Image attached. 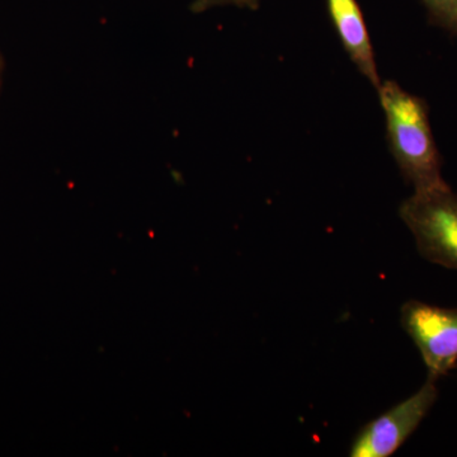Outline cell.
Masks as SVG:
<instances>
[{"label":"cell","instance_id":"obj_4","mask_svg":"<svg viewBox=\"0 0 457 457\" xmlns=\"http://www.w3.org/2000/svg\"><path fill=\"white\" fill-rule=\"evenodd\" d=\"M436 378L360 429L350 450L352 457H389L407 442L438 398Z\"/></svg>","mask_w":457,"mask_h":457},{"label":"cell","instance_id":"obj_8","mask_svg":"<svg viewBox=\"0 0 457 457\" xmlns=\"http://www.w3.org/2000/svg\"><path fill=\"white\" fill-rule=\"evenodd\" d=\"M0 71H2V59H0Z\"/></svg>","mask_w":457,"mask_h":457},{"label":"cell","instance_id":"obj_1","mask_svg":"<svg viewBox=\"0 0 457 457\" xmlns=\"http://www.w3.org/2000/svg\"><path fill=\"white\" fill-rule=\"evenodd\" d=\"M378 92L386 117L387 143L403 177L414 192L447 187L425 99L405 92L393 80L381 84Z\"/></svg>","mask_w":457,"mask_h":457},{"label":"cell","instance_id":"obj_2","mask_svg":"<svg viewBox=\"0 0 457 457\" xmlns=\"http://www.w3.org/2000/svg\"><path fill=\"white\" fill-rule=\"evenodd\" d=\"M399 215L426 261L457 270V194L450 186L414 192L400 206Z\"/></svg>","mask_w":457,"mask_h":457},{"label":"cell","instance_id":"obj_5","mask_svg":"<svg viewBox=\"0 0 457 457\" xmlns=\"http://www.w3.org/2000/svg\"><path fill=\"white\" fill-rule=\"evenodd\" d=\"M327 8L343 47L347 51L353 64L376 89L380 88L381 80L376 68L374 49L359 2L327 0Z\"/></svg>","mask_w":457,"mask_h":457},{"label":"cell","instance_id":"obj_6","mask_svg":"<svg viewBox=\"0 0 457 457\" xmlns=\"http://www.w3.org/2000/svg\"><path fill=\"white\" fill-rule=\"evenodd\" d=\"M428 14L429 25L457 37V0H422Z\"/></svg>","mask_w":457,"mask_h":457},{"label":"cell","instance_id":"obj_3","mask_svg":"<svg viewBox=\"0 0 457 457\" xmlns=\"http://www.w3.org/2000/svg\"><path fill=\"white\" fill-rule=\"evenodd\" d=\"M403 329L420 352L429 378L457 368V309L409 300L400 311Z\"/></svg>","mask_w":457,"mask_h":457},{"label":"cell","instance_id":"obj_7","mask_svg":"<svg viewBox=\"0 0 457 457\" xmlns=\"http://www.w3.org/2000/svg\"><path fill=\"white\" fill-rule=\"evenodd\" d=\"M221 5H236L239 8L257 9L260 0H195L191 5L194 13H203L210 8L221 7Z\"/></svg>","mask_w":457,"mask_h":457}]
</instances>
